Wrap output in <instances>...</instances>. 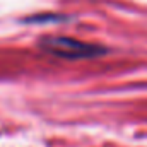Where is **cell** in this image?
<instances>
[{"mask_svg": "<svg viewBox=\"0 0 147 147\" xmlns=\"http://www.w3.org/2000/svg\"><path fill=\"white\" fill-rule=\"evenodd\" d=\"M39 48L53 57L65 58V60H86L96 58L106 53V48L86 41H79L74 38L65 36H46L39 41Z\"/></svg>", "mask_w": 147, "mask_h": 147, "instance_id": "6da1fadb", "label": "cell"}]
</instances>
